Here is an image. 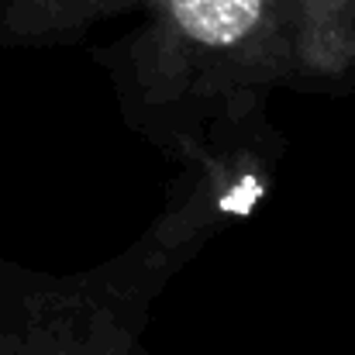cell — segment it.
<instances>
[{
  "label": "cell",
  "mask_w": 355,
  "mask_h": 355,
  "mask_svg": "<svg viewBox=\"0 0 355 355\" xmlns=\"http://www.w3.org/2000/svg\"><path fill=\"white\" fill-rule=\"evenodd\" d=\"M166 10L187 38L228 49L259 28L266 0H166Z\"/></svg>",
  "instance_id": "cell-1"
}]
</instances>
